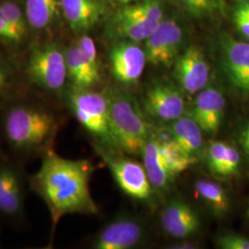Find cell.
Returning a JSON list of instances; mask_svg holds the SVG:
<instances>
[{
  "label": "cell",
  "instance_id": "24",
  "mask_svg": "<svg viewBox=\"0 0 249 249\" xmlns=\"http://www.w3.org/2000/svg\"><path fill=\"white\" fill-rule=\"evenodd\" d=\"M158 139L162 157L170 174L174 178L195 165L198 161L196 156L188 154L170 136L166 139Z\"/></svg>",
  "mask_w": 249,
  "mask_h": 249
},
{
  "label": "cell",
  "instance_id": "6",
  "mask_svg": "<svg viewBox=\"0 0 249 249\" xmlns=\"http://www.w3.org/2000/svg\"><path fill=\"white\" fill-rule=\"evenodd\" d=\"M94 148L107 163L116 184L124 194L140 201L151 202L154 189L143 164L117 155L115 150L107 149L97 144Z\"/></svg>",
  "mask_w": 249,
  "mask_h": 249
},
{
  "label": "cell",
  "instance_id": "4",
  "mask_svg": "<svg viewBox=\"0 0 249 249\" xmlns=\"http://www.w3.org/2000/svg\"><path fill=\"white\" fill-rule=\"evenodd\" d=\"M68 102L73 115L82 127L94 138L95 144L116 151L110 130L107 92L73 88L68 94Z\"/></svg>",
  "mask_w": 249,
  "mask_h": 249
},
{
  "label": "cell",
  "instance_id": "16",
  "mask_svg": "<svg viewBox=\"0 0 249 249\" xmlns=\"http://www.w3.org/2000/svg\"><path fill=\"white\" fill-rule=\"evenodd\" d=\"M160 224L170 236L184 239L198 231L200 219L196 211L181 199H173L160 213Z\"/></svg>",
  "mask_w": 249,
  "mask_h": 249
},
{
  "label": "cell",
  "instance_id": "5",
  "mask_svg": "<svg viewBox=\"0 0 249 249\" xmlns=\"http://www.w3.org/2000/svg\"><path fill=\"white\" fill-rule=\"evenodd\" d=\"M26 73L38 88L61 95L69 80L65 50L55 43L36 45L29 54Z\"/></svg>",
  "mask_w": 249,
  "mask_h": 249
},
{
  "label": "cell",
  "instance_id": "12",
  "mask_svg": "<svg viewBox=\"0 0 249 249\" xmlns=\"http://www.w3.org/2000/svg\"><path fill=\"white\" fill-rule=\"evenodd\" d=\"M160 22L149 18L140 2L126 4L115 13L111 32L116 37L134 43L145 42Z\"/></svg>",
  "mask_w": 249,
  "mask_h": 249
},
{
  "label": "cell",
  "instance_id": "19",
  "mask_svg": "<svg viewBox=\"0 0 249 249\" xmlns=\"http://www.w3.org/2000/svg\"><path fill=\"white\" fill-rule=\"evenodd\" d=\"M143 165L154 190L163 192L168 189L174 177L170 174L160 152L159 139L150 136L143 148Z\"/></svg>",
  "mask_w": 249,
  "mask_h": 249
},
{
  "label": "cell",
  "instance_id": "26",
  "mask_svg": "<svg viewBox=\"0 0 249 249\" xmlns=\"http://www.w3.org/2000/svg\"><path fill=\"white\" fill-rule=\"evenodd\" d=\"M0 7L3 10L7 19L9 20L10 26L14 32L22 40H24L27 34V21L25 12L21 10V8L15 2L5 1L0 4Z\"/></svg>",
  "mask_w": 249,
  "mask_h": 249
},
{
  "label": "cell",
  "instance_id": "22",
  "mask_svg": "<svg viewBox=\"0 0 249 249\" xmlns=\"http://www.w3.org/2000/svg\"><path fill=\"white\" fill-rule=\"evenodd\" d=\"M195 192L214 216L223 217L229 212V196L219 183L207 179L197 180L195 183Z\"/></svg>",
  "mask_w": 249,
  "mask_h": 249
},
{
  "label": "cell",
  "instance_id": "35",
  "mask_svg": "<svg viewBox=\"0 0 249 249\" xmlns=\"http://www.w3.org/2000/svg\"><path fill=\"white\" fill-rule=\"evenodd\" d=\"M247 213H249V208H248V211H247Z\"/></svg>",
  "mask_w": 249,
  "mask_h": 249
},
{
  "label": "cell",
  "instance_id": "21",
  "mask_svg": "<svg viewBox=\"0 0 249 249\" xmlns=\"http://www.w3.org/2000/svg\"><path fill=\"white\" fill-rule=\"evenodd\" d=\"M169 136L190 155L198 157L203 149V131L190 116H180L168 126Z\"/></svg>",
  "mask_w": 249,
  "mask_h": 249
},
{
  "label": "cell",
  "instance_id": "3",
  "mask_svg": "<svg viewBox=\"0 0 249 249\" xmlns=\"http://www.w3.org/2000/svg\"><path fill=\"white\" fill-rule=\"evenodd\" d=\"M110 130L115 149L130 155H140L151 132L146 115L131 94L118 89L107 91Z\"/></svg>",
  "mask_w": 249,
  "mask_h": 249
},
{
  "label": "cell",
  "instance_id": "34",
  "mask_svg": "<svg viewBox=\"0 0 249 249\" xmlns=\"http://www.w3.org/2000/svg\"><path fill=\"white\" fill-rule=\"evenodd\" d=\"M115 1L118 2V3H121L123 5H126V4H130V3H132L134 1H137V0H115Z\"/></svg>",
  "mask_w": 249,
  "mask_h": 249
},
{
  "label": "cell",
  "instance_id": "29",
  "mask_svg": "<svg viewBox=\"0 0 249 249\" xmlns=\"http://www.w3.org/2000/svg\"><path fill=\"white\" fill-rule=\"evenodd\" d=\"M76 45L79 47L80 52L92 66V68L96 71L100 72V62H99L97 48L92 38H90L87 35H82Z\"/></svg>",
  "mask_w": 249,
  "mask_h": 249
},
{
  "label": "cell",
  "instance_id": "8",
  "mask_svg": "<svg viewBox=\"0 0 249 249\" xmlns=\"http://www.w3.org/2000/svg\"><path fill=\"white\" fill-rule=\"evenodd\" d=\"M183 31L173 19L161 20L145 41L147 61L154 66L169 68L175 64L183 44Z\"/></svg>",
  "mask_w": 249,
  "mask_h": 249
},
{
  "label": "cell",
  "instance_id": "7",
  "mask_svg": "<svg viewBox=\"0 0 249 249\" xmlns=\"http://www.w3.org/2000/svg\"><path fill=\"white\" fill-rule=\"evenodd\" d=\"M26 178L14 160L0 158V216L11 223L25 216Z\"/></svg>",
  "mask_w": 249,
  "mask_h": 249
},
{
  "label": "cell",
  "instance_id": "28",
  "mask_svg": "<svg viewBox=\"0 0 249 249\" xmlns=\"http://www.w3.org/2000/svg\"><path fill=\"white\" fill-rule=\"evenodd\" d=\"M12 75L9 66L0 57V107H5L11 102Z\"/></svg>",
  "mask_w": 249,
  "mask_h": 249
},
{
  "label": "cell",
  "instance_id": "14",
  "mask_svg": "<svg viewBox=\"0 0 249 249\" xmlns=\"http://www.w3.org/2000/svg\"><path fill=\"white\" fill-rule=\"evenodd\" d=\"M111 72L118 82L132 85L142 77L147 62L146 53L137 43L123 40L109 52Z\"/></svg>",
  "mask_w": 249,
  "mask_h": 249
},
{
  "label": "cell",
  "instance_id": "25",
  "mask_svg": "<svg viewBox=\"0 0 249 249\" xmlns=\"http://www.w3.org/2000/svg\"><path fill=\"white\" fill-rule=\"evenodd\" d=\"M178 2L188 15L196 18L213 17L223 12L225 8L224 0H178Z\"/></svg>",
  "mask_w": 249,
  "mask_h": 249
},
{
  "label": "cell",
  "instance_id": "9",
  "mask_svg": "<svg viewBox=\"0 0 249 249\" xmlns=\"http://www.w3.org/2000/svg\"><path fill=\"white\" fill-rule=\"evenodd\" d=\"M185 107L181 89L164 82L152 85L142 101V109L146 116L168 123L183 116Z\"/></svg>",
  "mask_w": 249,
  "mask_h": 249
},
{
  "label": "cell",
  "instance_id": "2",
  "mask_svg": "<svg viewBox=\"0 0 249 249\" xmlns=\"http://www.w3.org/2000/svg\"><path fill=\"white\" fill-rule=\"evenodd\" d=\"M60 119L51 107L36 102H10L4 107L2 131L10 149L22 156H44L53 150Z\"/></svg>",
  "mask_w": 249,
  "mask_h": 249
},
{
  "label": "cell",
  "instance_id": "18",
  "mask_svg": "<svg viewBox=\"0 0 249 249\" xmlns=\"http://www.w3.org/2000/svg\"><path fill=\"white\" fill-rule=\"evenodd\" d=\"M205 160L210 172L219 177L236 176L240 171V152L224 142L210 143L205 151Z\"/></svg>",
  "mask_w": 249,
  "mask_h": 249
},
{
  "label": "cell",
  "instance_id": "20",
  "mask_svg": "<svg viewBox=\"0 0 249 249\" xmlns=\"http://www.w3.org/2000/svg\"><path fill=\"white\" fill-rule=\"evenodd\" d=\"M69 80L73 88L90 89L101 80V73L96 71L86 57L80 52L77 45L65 49Z\"/></svg>",
  "mask_w": 249,
  "mask_h": 249
},
{
  "label": "cell",
  "instance_id": "32",
  "mask_svg": "<svg viewBox=\"0 0 249 249\" xmlns=\"http://www.w3.org/2000/svg\"><path fill=\"white\" fill-rule=\"evenodd\" d=\"M238 143L241 150L249 160V121L242 126L238 134Z\"/></svg>",
  "mask_w": 249,
  "mask_h": 249
},
{
  "label": "cell",
  "instance_id": "1",
  "mask_svg": "<svg viewBox=\"0 0 249 249\" xmlns=\"http://www.w3.org/2000/svg\"><path fill=\"white\" fill-rule=\"evenodd\" d=\"M92 172L89 160L66 159L54 150L42 156L41 165L29 185L47 207L52 232L67 215L98 213V206L89 189Z\"/></svg>",
  "mask_w": 249,
  "mask_h": 249
},
{
  "label": "cell",
  "instance_id": "10",
  "mask_svg": "<svg viewBox=\"0 0 249 249\" xmlns=\"http://www.w3.org/2000/svg\"><path fill=\"white\" fill-rule=\"evenodd\" d=\"M223 69L233 88L249 96V43L228 35L220 37Z\"/></svg>",
  "mask_w": 249,
  "mask_h": 249
},
{
  "label": "cell",
  "instance_id": "13",
  "mask_svg": "<svg viewBox=\"0 0 249 249\" xmlns=\"http://www.w3.org/2000/svg\"><path fill=\"white\" fill-rule=\"evenodd\" d=\"M145 235L142 224L131 217H117L97 232L91 247L95 249H130Z\"/></svg>",
  "mask_w": 249,
  "mask_h": 249
},
{
  "label": "cell",
  "instance_id": "11",
  "mask_svg": "<svg viewBox=\"0 0 249 249\" xmlns=\"http://www.w3.org/2000/svg\"><path fill=\"white\" fill-rule=\"evenodd\" d=\"M174 65L175 77L180 89L194 94L207 87L210 80V66L199 47L196 45L187 47L178 55Z\"/></svg>",
  "mask_w": 249,
  "mask_h": 249
},
{
  "label": "cell",
  "instance_id": "17",
  "mask_svg": "<svg viewBox=\"0 0 249 249\" xmlns=\"http://www.w3.org/2000/svg\"><path fill=\"white\" fill-rule=\"evenodd\" d=\"M60 10L68 24L76 34H85L105 18V0H59Z\"/></svg>",
  "mask_w": 249,
  "mask_h": 249
},
{
  "label": "cell",
  "instance_id": "36",
  "mask_svg": "<svg viewBox=\"0 0 249 249\" xmlns=\"http://www.w3.org/2000/svg\"><path fill=\"white\" fill-rule=\"evenodd\" d=\"M247 215H248V217H249V213H247Z\"/></svg>",
  "mask_w": 249,
  "mask_h": 249
},
{
  "label": "cell",
  "instance_id": "33",
  "mask_svg": "<svg viewBox=\"0 0 249 249\" xmlns=\"http://www.w3.org/2000/svg\"><path fill=\"white\" fill-rule=\"evenodd\" d=\"M168 249H196L194 244L191 243H187V242H183V243H178L176 245H171L168 247Z\"/></svg>",
  "mask_w": 249,
  "mask_h": 249
},
{
  "label": "cell",
  "instance_id": "31",
  "mask_svg": "<svg viewBox=\"0 0 249 249\" xmlns=\"http://www.w3.org/2000/svg\"><path fill=\"white\" fill-rule=\"evenodd\" d=\"M23 40L14 32L10 26L9 20L6 18L3 10L0 7V42L7 45H16L20 44Z\"/></svg>",
  "mask_w": 249,
  "mask_h": 249
},
{
  "label": "cell",
  "instance_id": "15",
  "mask_svg": "<svg viewBox=\"0 0 249 249\" xmlns=\"http://www.w3.org/2000/svg\"><path fill=\"white\" fill-rule=\"evenodd\" d=\"M225 107L226 101L223 92L216 87L209 86L197 92L189 116L204 133L214 136L221 128Z\"/></svg>",
  "mask_w": 249,
  "mask_h": 249
},
{
  "label": "cell",
  "instance_id": "27",
  "mask_svg": "<svg viewBox=\"0 0 249 249\" xmlns=\"http://www.w3.org/2000/svg\"><path fill=\"white\" fill-rule=\"evenodd\" d=\"M231 18L239 35L249 41V0H234Z\"/></svg>",
  "mask_w": 249,
  "mask_h": 249
},
{
  "label": "cell",
  "instance_id": "23",
  "mask_svg": "<svg viewBox=\"0 0 249 249\" xmlns=\"http://www.w3.org/2000/svg\"><path fill=\"white\" fill-rule=\"evenodd\" d=\"M60 9L59 0H25V15L29 25L43 31L53 24Z\"/></svg>",
  "mask_w": 249,
  "mask_h": 249
},
{
  "label": "cell",
  "instance_id": "30",
  "mask_svg": "<svg viewBox=\"0 0 249 249\" xmlns=\"http://www.w3.org/2000/svg\"><path fill=\"white\" fill-rule=\"evenodd\" d=\"M216 245L219 249H249V238L237 233H226L217 238Z\"/></svg>",
  "mask_w": 249,
  "mask_h": 249
}]
</instances>
